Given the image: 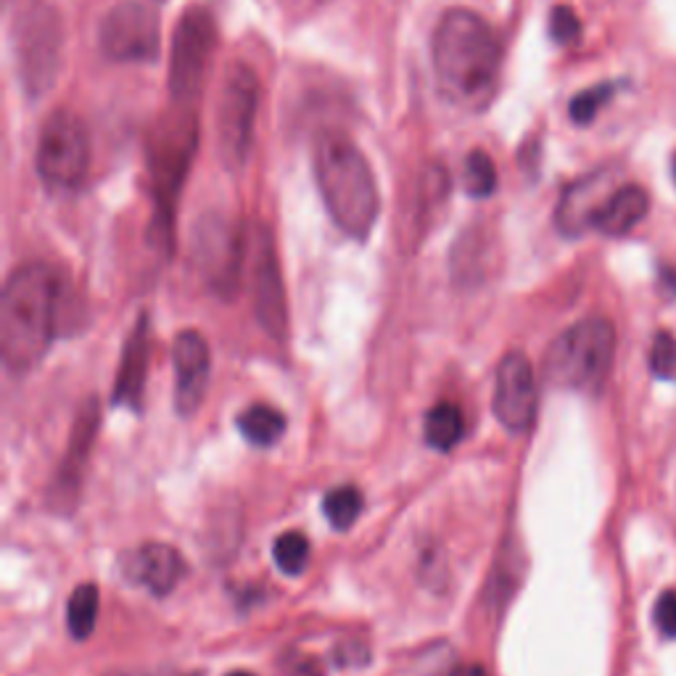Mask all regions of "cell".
Segmentation results:
<instances>
[{
	"mask_svg": "<svg viewBox=\"0 0 676 676\" xmlns=\"http://www.w3.org/2000/svg\"><path fill=\"white\" fill-rule=\"evenodd\" d=\"M58 278L41 262L11 272L0 298V354L9 373L41 365L56 336Z\"/></svg>",
	"mask_w": 676,
	"mask_h": 676,
	"instance_id": "obj_1",
	"label": "cell"
},
{
	"mask_svg": "<svg viewBox=\"0 0 676 676\" xmlns=\"http://www.w3.org/2000/svg\"><path fill=\"white\" fill-rule=\"evenodd\" d=\"M431 56L441 88L458 101L484 99L497 82L503 64L497 35L489 22L471 9H450L439 19Z\"/></svg>",
	"mask_w": 676,
	"mask_h": 676,
	"instance_id": "obj_2",
	"label": "cell"
},
{
	"mask_svg": "<svg viewBox=\"0 0 676 676\" xmlns=\"http://www.w3.org/2000/svg\"><path fill=\"white\" fill-rule=\"evenodd\" d=\"M315 180L338 230L365 240L381 210L379 185L365 154L347 135H325L315 151Z\"/></svg>",
	"mask_w": 676,
	"mask_h": 676,
	"instance_id": "obj_3",
	"label": "cell"
},
{
	"mask_svg": "<svg viewBox=\"0 0 676 676\" xmlns=\"http://www.w3.org/2000/svg\"><path fill=\"white\" fill-rule=\"evenodd\" d=\"M616 357V328L608 317L571 325L544 354V381L568 392L595 394L608 381Z\"/></svg>",
	"mask_w": 676,
	"mask_h": 676,
	"instance_id": "obj_4",
	"label": "cell"
},
{
	"mask_svg": "<svg viewBox=\"0 0 676 676\" xmlns=\"http://www.w3.org/2000/svg\"><path fill=\"white\" fill-rule=\"evenodd\" d=\"M37 174L50 191H77L88 178L90 140L82 120L69 109L45 120L35 154Z\"/></svg>",
	"mask_w": 676,
	"mask_h": 676,
	"instance_id": "obj_5",
	"label": "cell"
},
{
	"mask_svg": "<svg viewBox=\"0 0 676 676\" xmlns=\"http://www.w3.org/2000/svg\"><path fill=\"white\" fill-rule=\"evenodd\" d=\"M214 19L204 9L193 5L180 16L172 37V58H169V95L180 106H188L199 99L204 88L206 64L214 54Z\"/></svg>",
	"mask_w": 676,
	"mask_h": 676,
	"instance_id": "obj_6",
	"label": "cell"
},
{
	"mask_svg": "<svg viewBox=\"0 0 676 676\" xmlns=\"http://www.w3.org/2000/svg\"><path fill=\"white\" fill-rule=\"evenodd\" d=\"M99 43L112 61L151 64L161 48L159 14L138 0H122L103 16Z\"/></svg>",
	"mask_w": 676,
	"mask_h": 676,
	"instance_id": "obj_7",
	"label": "cell"
},
{
	"mask_svg": "<svg viewBox=\"0 0 676 676\" xmlns=\"http://www.w3.org/2000/svg\"><path fill=\"white\" fill-rule=\"evenodd\" d=\"M259 84L249 67L236 64L227 69L223 99H219V148L227 167L240 169L246 165L254 140V122H257Z\"/></svg>",
	"mask_w": 676,
	"mask_h": 676,
	"instance_id": "obj_8",
	"label": "cell"
},
{
	"mask_svg": "<svg viewBox=\"0 0 676 676\" xmlns=\"http://www.w3.org/2000/svg\"><path fill=\"white\" fill-rule=\"evenodd\" d=\"M19 61L32 93H43L54 84L61 69V22L48 5H37L19 19Z\"/></svg>",
	"mask_w": 676,
	"mask_h": 676,
	"instance_id": "obj_9",
	"label": "cell"
},
{
	"mask_svg": "<svg viewBox=\"0 0 676 676\" xmlns=\"http://www.w3.org/2000/svg\"><path fill=\"white\" fill-rule=\"evenodd\" d=\"M251 259V296L257 320L272 338L289 336V304H285V289L278 262L275 244L268 227H257L249 240Z\"/></svg>",
	"mask_w": 676,
	"mask_h": 676,
	"instance_id": "obj_10",
	"label": "cell"
},
{
	"mask_svg": "<svg viewBox=\"0 0 676 676\" xmlns=\"http://www.w3.org/2000/svg\"><path fill=\"white\" fill-rule=\"evenodd\" d=\"M537 379L529 357L523 352H510L503 357L494 383V415L503 428L512 433H526L537 420Z\"/></svg>",
	"mask_w": 676,
	"mask_h": 676,
	"instance_id": "obj_11",
	"label": "cell"
},
{
	"mask_svg": "<svg viewBox=\"0 0 676 676\" xmlns=\"http://www.w3.org/2000/svg\"><path fill=\"white\" fill-rule=\"evenodd\" d=\"M621 172L619 169H595L584 174L576 183H571L563 191L555 210V225L565 238H578L587 230H595V219L600 214L606 201L619 191Z\"/></svg>",
	"mask_w": 676,
	"mask_h": 676,
	"instance_id": "obj_12",
	"label": "cell"
},
{
	"mask_svg": "<svg viewBox=\"0 0 676 676\" xmlns=\"http://www.w3.org/2000/svg\"><path fill=\"white\" fill-rule=\"evenodd\" d=\"M174 365V409L183 418L196 415L210 386L212 354L206 338L199 330H180L172 343Z\"/></svg>",
	"mask_w": 676,
	"mask_h": 676,
	"instance_id": "obj_13",
	"label": "cell"
},
{
	"mask_svg": "<svg viewBox=\"0 0 676 676\" xmlns=\"http://www.w3.org/2000/svg\"><path fill=\"white\" fill-rule=\"evenodd\" d=\"M99 422H101L99 402L88 399V405H82L80 413H77L75 428H71V437L67 444V454H64L54 486H50V503L56 505V510L69 512L71 505L77 503V494L82 489L84 465H88L95 433H99Z\"/></svg>",
	"mask_w": 676,
	"mask_h": 676,
	"instance_id": "obj_14",
	"label": "cell"
},
{
	"mask_svg": "<svg viewBox=\"0 0 676 676\" xmlns=\"http://www.w3.org/2000/svg\"><path fill=\"white\" fill-rule=\"evenodd\" d=\"M188 565L178 550L161 542H148L127 552L122 561V574L133 584H140L156 597H167L183 582Z\"/></svg>",
	"mask_w": 676,
	"mask_h": 676,
	"instance_id": "obj_15",
	"label": "cell"
},
{
	"mask_svg": "<svg viewBox=\"0 0 676 676\" xmlns=\"http://www.w3.org/2000/svg\"><path fill=\"white\" fill-rule=\"evenodd\" d=\"M148 360H151V338H148V315H140L133 334L127 336L122 349L120 373L114 383V405L129 407L135 413L143 409V388L148 379Z\"/></svg>",
	"mask_w": 676,
	"mask_h": 676,
	"instance_id": "obj_16",
	"label": "cell"
},
{
	"mask_svg": "<svg viewBox=\"0 0 676 676\" xmlns=\"http://www.w3.org/2000/svg\"><path fill=\"white\" fill-rule=\"evenodd\" d=\"M240 259H244V254H240L236 238H230V233L223 227L212 225L210 230L199 233L201 270H204L206 281L217 291H223L225 296L236 291Z\"/></svg>",
	"mask_w": 676,
	"mask_h": 676,
	"instance_id": "obj_17",
	"label": "cell"
},
{
	"mask_svg": "<svg viewBox=\"0 0 676 676\" xmlns=\"http://www.w3.org/2000/svg\"><path fill=\"white\" fill-rule=\"evenodd\" d=\"M650 212V193L642 185L627 183L606 201L595 219V230L608 238H621L632 233Z\"/></svg>",
	"mask_w": 676,
	"mask_h": 676,
	"instance_id": "obj_18",
	"label": "cell"
},
{
	"mask_svg": "<svg viewBox=\"0 0 676 676\" xmlns=\"http://www.w3.org/2000/svg\"><path fill=\"white\" fill-rule=\"evenodd\" d=\"M236 426L249 444L272 447L283 439L285 433V415L281 409L270 405H254L246 407L236 418Z\"/></svg>",
	"mask_w": 676,
	"mask_h": 676,
	"instance_id": "obj_19",
	"label": "cell"
},
{
	"mask_svg": "<svg viewBox=\"0 0 676 676\" xmlns=\"http://www.w3.org/2000/svg\"><path fill=\"white\" fill-rule=\"evenodd\" d=\"M463 413L452 402H439L426 413V426H422V437H426L428 447L437 452H450L452 447L460 444L463 439Z\"/></svg>",
	"mask_w": 676,
	"mask_h": 676,
	"instance_id": "obj_20",
	"label": "cell"
},
{
	"mask_svg": "<svg viewBox=\"0 0 676 676\" xmlns=\"http://www.w3.org/2000/svg\"><path fill=\"white\" fill-rule=\"evenodd\" d=\"M99 602L101 595L95 584H80L71 592L67 602V627L75 640H88L93 634L95 619H99Z\"/></svg>",
	"mask_w": 676,
	"mask_h": 676,
	"instance_id": "obj_21",
	"label": "cell"
},
{
	"mask_svg": "<svg viewBox=\"0 0 676 676\" xmlns=\"http://www.w3.org/2000/svg\"><path fill=\"white\" fill-rule=\"evenodd\" d=\"M362 507H365V499H362V492L357 486H338V489L325 494L323 499L325 518L338 531L352 529L357 518H360Z\"/></svg>",
	"mask_w": 676,
	"mask_h": 676,
	"instance_id": "obj_22",
	"label": "cell"
},
{
	"mask_svg": "<svg viewBox=\"0 0 676 676\" xmlns=\"http://www.w3.org/2000/svg\"><path fill=\"white\" fill-rule=\"evenodd\" d=\"M309 555L312 550L307 537L298 534V531H285L272 544V561H275L285 576L304 574V568L309 565Z\"/></svg>",
	"mask_w": 676,
	"mask_h": 676,
	"instance_id": "obj_23",
	"label": "cell"
},
{
	"mask_svg": "<svg viewBox=\"0 0 676 676\" xmlns=\"http://www.w3.org/2000/svg\"><path fill=\"white\" fill-rule=\"evenodd\" d=\"M463 183H465L467 196H473V199L492 196L494 188H497V167H494L489 154L478 151V148L467 154Z\"/></svg>",
	"mask_w": 676,
	"mask_h": 676,
	"instance_id": "obj_24",
	"label": "cell"
},
{
	"mask_svg": "<svg viewBox=\"0 0 676 676\" xmlns=\"http://www.w3.org/2000/svg\"><path fill=\"white\" fill-rule=\"evenodd\" d=\"M613 95H616L613 82H600V84H595V88L582 90V93H578L568 106L571 120H574L576 125H589V122L600 114V109L606 106Z\"/></svg>",
	"mask_w": 676,
	"mask_h": 676,
	"instance_id": "obj_25",
	"label": "cell"
},
{
	"mask_svg": "<svg viewBox=\"0 0 676 676\" xmlns=\"http://www.w3.org/2000/svg\"><path fill=\"white\" fill-rule=\"evenodd\" d=\"M650 370L655 379L676 381V338L668 330H658L650 347Z\"/></svg>",
	"mask_w": 676,
	"mask_h": 676,
	"instance_id": "obj_26",
	"label": "cell"
},
{
	"mask_svg": "<svg viewBox=\"0 0 676 676\" xmlns=\"http://www.w3.org/2000/svg\"><path fill=\"white\" fill-rule=\"evenodd\" d=\"M550 35L557 45H574L582 37V22L568 5H555L550 14Z\"/></svg>",
	"mask_w": 676,
	"mask_h": 676,
	"instance_id": "obj_27",
	"label": "cell"
},
{
	"mask_svg": "<svg viewBox=\"0 0 676 676\" xmlns=\"http://www.w3.org/2000/svg\"><path fill=\"white\" fill-rule=\"evenodd\" d=\"M653 619L655 627H658V632L663 636H668V640H674L676 636V592L668 589L663 592L658 597V602H655L653 610Z\"/></svg>",
	"mask_w": 676,
	"mask_h": 676,
	"instance_id": "obj_28",
	"label": "cell"
},
{
	"mask_svg": "<svg viewBox=\"0 0 676 676\" xmlns=\"http://www.w3.org/2000/svg\"><path fill=\"white\" fill-rule=\"evenodd\" d=\"M452 676H489V674H486L484 666H478V663H471V666H460Z\"/></svg>",
	"mask_w": 676,
	"mask_h": 676,
	"instance_id": "obj_29",
	"label": "cell"
},
{
	"mask_svg": "<svg viewBox=\"0 0 676 676\" xmlns=\"http://www.w3.org/2000/svg\"><path fill=\"white\" fill-rule=\"evenodd\" d=\"M227 676H254V674H249V672H233V674H227Z\"/></svg>",
	"mask_w": 676,
	"mask_h": 676,
	"instance_id": "obj_30",
	"label": "cell"
},
{
	"mask_svg": "<svg viewBox=\"0 0 676 676\" xmlns=\"http://www.w3.org/2000/svg\"><path fill=\"white\" fill-rule=\"evenodd\" d=\"M672 169H674V180H676V154H674V161H672Z\"/></svg>",
	"mask_w": 676,
	"mask_h": 676,
	"instance_id": "obj_31",
	"label": "cell"
}]
</instances>
